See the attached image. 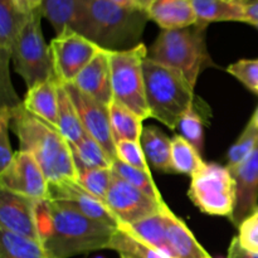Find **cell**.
Returning a JSON list of instances; mask_svg holds the SVG:
<instances>
[{"mask_svg":"<svg viewBox=\"0 0 258 258\" xmlns=\"http://www.w3.org/2000/svg\"><path fill=\"white\" fill-rule=\"evenodd\" d=\"M42 246L52 258H70L110 248L118 228L91 219L60 201L40 202L38 208Z\"/></svg>","mask_w":258,"mask_h":258,"instance_id":"6da1fadb","label":"cell"},{"mask_svg":"<svg viewBox=\"0 0 258 258\" xmlns=\"http://www.w3.org/2000/svg\"><path fill=\"white\" fill-rule=\"evenodd\" d=\"M10 127L19 140V150L32 154L49 184L76 181L77 166L62 134L23 106L10 108Z\"/></svg>","mask_w":258,"mask_h":258,"instance_id":"7a4b0ae2","label":"cell"},{"mask_svg":"<svg viewBox=\"0 0 258 258\" xmlns=\"http://www.w3.org/2000/svg\"><path fill=\"white\" fill-rule=\"evenodd\" d=\"M149 17L145 10L121 7L110 0H86L76 32L107 50L140 44Z\"/></svg>","mask_w":258,"mask_h":258,"instance_id":"3957f363","label":"cell"},{"mask_svg":"<svg viewBox=\"0 0 258 258\" xmlns=\"http://www.w3.org/2000/svg\"><path fill=\"white\" fill-rule=\"evenodd\" d=\"M144 77L150 117L176 130L181 117L193 107L194 87L178 70L149 57L144 62Z\"/></svg>","mask_w":258,"mask_h":258,"instance_id":"277c9868","label":"cell"},{"mask_svg":"<svg viewBox=\"0 0 258 258\" xmlns=\"http://www.w3.org/2000/svg\"><path fill=\"white\" fill-rule=\"evenodd\" d=\"M208 25L197 23L181 29L161 30L148 57L183 73L193 87L203 70L212 64L206 43Z\"/></svg>","mask_w":258,"mask_h":258,"instance_id":"5b68a950","label":"cell"},{"mask_svg":"<svg viewBox=\"0 0 258 258\" xmlns=\"http://www.w3.org/2000/svg\"><path fill=\"white\" fill-rule=\"evenodd\" d=\"M113 101L125 106L141 120L150 117L146 100L144 62L149 50L140 43L125 50H108Z\"/></svg>","mask_w":258,"mask_h":258,"instance_id":"8992f818","label":"cell"},{"mask_svg":"<svg viewBox=\"0 0 258 258\" xmlns=\"http://www.w3.org/2000/svg\"><path fill=\"white\" fill-rule=\"evenodd\" d=\"M42 18L39 9L30 13L13 47L15 72L22 76L28 88L55 78L49 45L45 44L43 37Z\"/></svg>","mask_w":258,"mask_h":258,"instance_id":"52a82bcc","label":"cell"},{"mask_svg":"<svg viewBox=\"0 0 258 258\" xmlns=\"http://www.w3.org/2000/svg\"><path fill=\"white\" fill-rule=\"evenodd\" d=\"M190 178L188 196L194 206L209 216L231 218L236 208V181L229 169L206 163Z\"/></svg>","mask_w":258,"mask_h":258,"instance_id":"ba28073f","label":"cell"},{"mask_svg":"<svg viewBox=\"0 0 258 258\" xmlns=\"http://www.w3.org/2000/svg\"><path fill=\"white\" fill-rule=\"evenodd\" d=\"M55 80L60 85L73 83L83 68L101 50L96 43L72 29H64L49 44Z\"/></svg>","mask_w":258,"mask_h":258,"instance_id":"9c48e42d","label":"cell"},{"mask_svg":"<svg viewBox=\"0 0 258 258\" xmlns=\"http://www.w3.org/2000/svg\"><path fill=\"white\" fill-rule=\"evenodd\" d=\"M106 206L118 222V227L130 226L168 208L165 202L146 196L113 171Z\"/></svg>","mask_w":258,"mask_h":258,"instance_id":"30bf717a","label":"cell"},{"mask_svg":"<svg viewBox=\"0 0 258 258\" xmlns=\"http://www.w3.org/2000/svg\"><path fill=\"white\" fill-rule=\"evenodd\" d=\"M0 189L38 202L49 199V183L32 154L17 151L12 163L0 171Z\"/></svg>","mask_w":258,"mask_h":258,"instance_id":"8fae6325","label":"cell"},{"mask_svg":"<svg viewBox=\"0 0 258 258\" xmlns=\"http://www.w3.org/2000/svg\"><path fill=\"white\" fill-rule=\"evenodd\" d=\"M28 15L20 13L12 0H0V92L2 106L9 108L22 103L12 85L9 63L15 39Z\"/></svg>","mask_w":258,"mask_h":258,"instance_id":"7c38bea8","label":"cell"},{"mask_svg":"<svg viewBox=\"0 0 258 258\" xmlns=\"http://www.w3.org/2000/svg\"><path fill=\"white\" fill-rule=\"evenodd\" d=\"M64 86L71 101L75 105L81 123L88 135L92 136L108 154L111 159L116 160V143L111 128L110 111L108 107L83 93L73 83Z\"/></svg>","mask_w":258,"mask_h":258,"instance_id":"4fadbf2b","label":"cell"},{"mask_svg":"<svg viewBox=\"0 0 258 258\" xmlns=\"http://www.w3.org/2000/svg\"><path fill=\"white\" fill-rule=\"evenodd\" d=\"M40 202L0 189V228L42 243L38 222Z\"/></svg>","mask_w":258,"mask_h":258,"instance_id":"5bb4252c","label":"cell"},{"mask_svg":"<svg viewBox=\"0 0 258 258\" xmlns=\"http://www.w3.org/2000/svg\"><path fill=\"white\" fill-rule=\"evenodd\" d=\"M229 171L236 181V208L229 219L239 227L258 209V146L243 163Z\"/></svg>","mask_w":258,"mask_h":258,"instance_id":"9a60e30c","label":"cell"},{"mask_svg":"<svg viewBox=\"0 0 258 258\" xmlns=\"http://www.w3.org/2000/svg\"><path fill=\"white\" fill-rule=\"evenodd\" d=\"M49 199L66 202L88 218L118 228V222L112 216L106 203L81 188L76 181L49 184Z\"/></svg>","mask_w":258,"mask_h":258,"instance_id":"2e32d148","label":"cell"},{"mask_svg":"<svg viewBox=\"0 0 258 258\" xmlns=\"http://www.w3.org/2000/svg\"><path fill=\"white\" fill-rule=\"evenodd\" d=\"M73 85L106 107H110L113 102V92L108 50L101 48L95 58L76 77Z\"/></svg>","mask_w":258,"mask_h":258,"instance_id":"e0dca14e","label":"cell"},{"mask_svg":"<svg viewBox=\"0 0 258 258\" xmlns=\"http://www.w3.org/2000/svg\"><path fill=\"white\" fill-rule=\"evenodd\" d=\"M145 12L163 30L181 29L198 23L190 0H150Z\"/></svg>","mask_w":258,"mask_h":258,"instance_id":"ac0fdd59","label":"cell"},{"mask_svg":"<svg viewBox=\"0 0 258 258\" xmlns=\"http://www.w3.org/2000/svg\"><path fill=\"white\" fill-rule=\"evenodd\" d=\"M23 106L32 115L57 128L58 123V82L48 80L28 88Z\"/></svg>","mask_w":258,"mask_h":258,"instance_id":"d6986e66","label":"cell"},{"mask_svg":"<svg viewBox=\"0 0 258 258\" xmlns=\"http://www.w3.org/2000/svg\"><path fill=\"white\" fill-rule=\"evenodd\" d=\"M169 211L170 209L168 207L160 213L154 214L130 226H120L118 228L138 238L143 243L158 249L169 258H173V253H171L168 238H166V217H168Z\"/></svg>","mask_w":258,"mask_h":258,"instance_id":"ffe728a7","label":"cell"},{"mask_svg":"<svg viewBox=\"0 0 258 258\" xmlns=\"http://www.w3.org/2000/svg\"><path fill=\"white\" fill-rule=\"evenodd\" d=\"M166 238L173 258H206L209 256L186 224L171 211H169L166 217Z\"/></svg>","mask_w":258,"mask_h":258,"instance_id":"44dd1931","label":"cell"},{"mask_svg":"<svg viewBox=\"0 0 258 258\" xmlns=\"http://www.w3.org/2000/svg\"><path fill=\"white\" fill-rule=\"evenodd\" d=\"M141 148L151 166L161 173H174L171 164V139L156 126H145L140 139Z\"/></svg>","mask_w":258,"mask_h":258,"instance_id":"7402d4cb","label":"cell"},{"mask_svg":"<svg viewBox=\"0 0 258 258\" xmlns=\"http://www.w3.org/2000/svg\"><path fill=\"white\" fill-rule=\"evenodd\" d=\"M85 4L86 0H44L39 10L58 35L68 28L77 30Z\"/></svg>","mask_w":258,"mask_h":258,"instance_id":"603a6c76","label":"cell"},{"mask_svg":"<svg viewBox=\"0 0 258 258\" xmlns=\"http://www.w3.org/2000/svg\"><path fill=\"white\" fill-rule=\"evenodd\" d=\"M198 23L207 24L214 22H243L242 8L234 0H190Z\"/></svg>","mask_w":258,"mask_h":258,"instance_id":"cb8c5ba5","label":"cell"},{"mask_svg":"<svg viewBox=\"0 0 258 258\" xmlns=\"http://www.w3.org/2000/svg\"><path fill=\"white\" fill-rule=\"evenodd\" d=\"M58 82V81H57ZM57 130L70 145L78 143L86 134L75 105L71 101L64 86L58 82V123Z\"/></svg>","mask_w":258,"mask_h":258,"instance_id":"d4e9b609","label":"cell"},{"mask_svg":"<svg viewBox=\"0 0 258 258\" xmlns=\"http://www.w3.org/2000/svg\"><path fill=\"white\" fill-rule=\"evenodd\" d=\"M108 111H110L111 128H112L115 143L121 140L140 143L141 134L144 130L143 120L133 111L115 101L108 107Z\"/></svg>","mask_w":258,"mask_h":258,"instance_id":"484cf974","label":"cell"},{"mask_svg":"<svg viewBox=\"0 0 258 258\" xmlns=\"http://www.w3.org/2000/svg\"><path fill=\"white\" fill-rule=\"evenodd\" d=\"M73 158H75L77 170L93 168H112V159L108 156L105 149L87 133L78 143L72 144Z\"/></svg>","mask_w":258,"mask_h":258,"instance_id":"4316f807","label":"cell"},{"mask_svg":"<svg viewBox=\"0 0 258 258\" xmlns=\"http://www.w3.org/2000/svg\"><path fill=\"white\" fill-rule=\"evenodd\" d=\"M0 258H52L42 243L0 228Z\"/></svg>","mask_w":258,"mask_h":258,"instance_id":"83f0119b","label":"cell"},{"mask_svg":"<svg viewBox=\"0 0 258 258\" xmlns=\"http://www.w3.org/2000/svg\"><path fill=\"white\" fill-rule=\"evenodd\" d=\"M171 164L174 173L191 176L206 163L202 160L201 153L189 141L183 136L175 135L171 139Z\"/></svg>","mask_w":258,"mask_h":258,"instance_id":"f1b7e54d","label":"cell"},{"mask_svg":"<svg viewBox=\"0 0 258 258\" xmlns=\"http://www.w3.org/2000/svg\"><path fill=\"white\" fill-rule=\"evenodd\" d=\"M112 171L117 174L118 176H121L123 180L127 181L128 184L135 186L136 189H139V190H141L143 193H145L146 196L151 197V198L156 199V201H163V197H161L158 186L154 183L150 171H145L141 170V169L134 168V166H130L127 165V164L122 163V161H120L118 159L113 160Z\"/></svg>","mask_w":258,"mask_h":258,"instance_id":"f546056e","label":"cell"},{"mask_svg":"<svg viewBox=\"0 0 258 258\" xmlns=\"http://www.w3.org/2000/svg\"><path fill=\"white\" fill-rule=\"evenodd\" d=\"M111 178H112V168L80 169L76 183L86 191L106 203Z\"/></svg>","mask_w":258,"mask_h":258,"instance_id":"4dcf8cb0","label":"cell"},{"mask_svg":"<svg viewBox=\"0 0 258 258\" xmlns=\"http://www.w3.org/2000/svg\"><path fill=\"white\" fill-rule=\"evenodd\" d=\"M258 146V127L252 121L247 123L244 130L231 146L227 154V168L229 170L243 163Z\"/></svg>","mask_w":258,"mask_h":258,"instance_id":"1f68e13d","label":"cell"},{"mask_svg":"<svg viewBox=\"0 0 258 258\" xmlns=\"http://www.w3.org/2000/svg\"><path fill=\"white\" fill-rule=\"evenodd\" d=\"M110 249H113L118 253L128 254L134 258H169L164 253L159 252L158 249L143 243L138 238L126 233L120 228L117 229L112 241H111Z\"/></svg>","mask_w":258,"mask_h":258,"instance_id":"d6a6232c","label":"cell"},{"mask_svg":"<svg viewBox=\"0 0 258 258\" xmlns=\"http://www.w3.org/2000/svg\"><path fill=\"white\" fill-rule=\"evenodd\" d=\"M179 131V135L183 136L186 141L191 144L197 150L201 153L203 150L204 145V126L203 120L197 112L196 108L191 107L185 115L179 121V125L176 127Z\"/></svg>","mask_w":258,"mask_h":258,"instance_id":"836d02e7","label":"cell"},{"mask_svg":"<svg viewBox=\"0 0 258 258\" xmlns=\"http://www.w3.org/2000/svg\"><path fill=\"white\" fill-rule=\"evenodd\" d=\"M116 156L118 160L127 165L141 169V170L150 171V166H149L140 143L130 140L117 141L116 143Z\"/></svg>","mask_w":258,"mask_h":258,"instance_id":"e575fe53","label":"cell"},{"mask_svg":"<svg viewBox=\"0 0 258 258\" xmlns=\"http://www.w3.org/2000/svg\"><path fill=\"white\" fill-rule=\"evenodd\" d=\"M227 71L258 95V59H241L229 66Z\"/></svg>","mask_w":258,"mask_h":258,"instance_id":"d590c367","label":"cell"},{"mask_svg":"<svg viewBox=\"0 0 258 258\" xmlns=\"http://www.w3.org/2000/svg\"><path fill=\"white\" fill-rule=\"evenodd\" d=\"M10 128V108L0 107V171L4 170L12 163L14 154L12 151L9 140Z\"/></svg>","mask_w":258,"mask_h":258,"instance_id":"8d00e7d4","label":"cell"},{"mask_svg":"<svg viewBox=\"0 0 258 258\" xmlns=\"http://www.w3.org/2000/svg\"><path fill=\"white\" fill-rule=\"evenodd\" d=\"M237 238L242 247L248 251L258 252V213L247 218L238 227Z\"/></svg>","mask_w":258,"mask_h":258,"instance_id":"74e56055","label":"cell"},{"mask_svg":"<svg viewBox=\"0 0 258 258\" xmlns=\"http://www.w3.org/2000/svg\"><path fill=\"white\" fill-rule=\"evenodd\" d=\"M242 8L244 23L251 25L258 24V0H234Z\"/></svg>","mask_w":258,"mask_h":258,"instance_id":"f35d334b","label":"cell"},{"mask_svg":"<svg viewBox=\"0 0 258 258\" xmlns=\"http://www.w3.org/2000/svg\"><path fill=\"white\" fill-rule=\"evenodd\" d=\"M227 258H258V252L248 251L241 246L238 238L234 237L231 242L228 249V257Z\"/></svg>","mask_w":258,"mask_h":258,"instance_id":"ab89813d","label":"cell"},{"mask_svg":"<svg viewBox=\"0 0 258 258\" xmlns=\"http://www.w3.org/2000/svg\"><path fill=\"white\" fill-rule=\"evenodd\" d=\"M12 2L20 13L28 15L39 9L44 0H12Z\"/></svg>","mask_w":258,"mask_h":258,"instance_id":"60d3db41","label":"cell"},{"mask_svg":"<svg viewBox=\"0 0 258 258\" xmlns=\"http://www.w3.org/2000/svg\"><path fill=\"white\" fill-rule=\"evenodd\" d=\"M110 2L116 3V4L121 5V7L133 8V9H140L146 10L150 0H110Z\"/></svg>","mask_w":258,"mask_h":258,"instance_id":"b9f144b4","label":"cell"},{"mask_svg":"<svg viewBox=\"0 0 258 258\" xmlns=\"http://www.w3.org/2000/svg\"><path fill=\"white\" fill-rule=\"evenodd\" d=\"M251 121H252V122H253V123H254V125H256V126H257V127H258V107H257L256 112H254V113H253V116H252Z\"/></svg>","mask_w":258,"mask_h":258,"instance_id":"7bdbcfd3","label":"cell"},{"mask_svg":"<svg viewBox=\"0 0 258 258\" xmlns=\"http://www.w3.org/2000/svg\"><path fill=\"white\" fill-rule=\"evenodd\" d=\"M120 257L121 258H134V257L128 256V254H125V253H120Z\"/></svg>","mask_w":258,"mask_h":258,"instance_id":"ee69618b","label":"cell"},{"mask_svg":"<svg viewBox=\"0 0 258 258\" xmlns=\"http://www.w3.org/2000/svg\"><path fill=\"white\" fill-rule=\"evenodd\" d=\"M206 258H212V256H211V254H209V256H207Z\"/></svg>","mask_w":258,"mask_h":258,"instance_id":"f6af8a7d","label":"cell"},{"mask_svg":"<svg viewBox=\"0 0 258 258\" xmlns=\"http://www.w3.org/2000/svg\"><path fill=\"white\" fill-rule=\"evenodd\" d=\"M254 27H256V28H257V29H258V24H256V25H254Z\"/></svg>","mask_w":258,"mask_h":258,"instance_id":"bcb514c9","label":"cell"},{"mask_svg":"<svg viewBox=\"0 0 258 258\" xmlns=\"http://www.w3.org/2000/svg\"><path fill=\"white\" fill-rule=\"evenodd\" d=\"M96 258H103V257H96Z\"/></svg>","mask_w":258,"mask_h":258,"instance_id":"7dc6e473","label":"cell"},{"mask_svg":"<svg viewBox=\"0 0 258 258\" xmlns=\"http://www.w3.org/2000/svg\"><path fill=\"white\" fill-rule=\"evenodd\" d=\"M256 213H258V209H257V211H256Z\"/></svg>","mask_w":258,"mask_h":258,"instance_id":"c3c4849f","label":"cell"}]
</instances>
